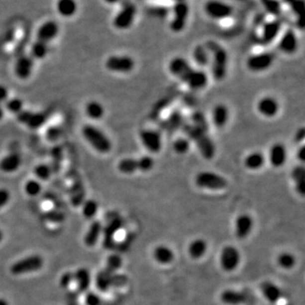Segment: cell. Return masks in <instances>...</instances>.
Segmentation results:
<instances>
[{
  "instance_id": "obj_1",
  "label": "cell",
  "mask_w": 305,
  "mask_h": 305,
  "mask_svg": "<svg viewBox=\"0 0 305 305\" xmlns=\"http://www.w3.org/2000/svg\"><path fill=\"white\" fill-rule=\"evenodd\" d=\"M169 71L194 90L204 89L208 85L207 73L200 69L194 68L184 58L180 56L173 58L169 63Z\"/></svg>"
},
{
  "instance_id": "obj_2",
  "label": "cell",
  "mask_w": 305,
  "mask_h": 305,
  "mask_svg": "<svg viewBox=\"0 0 305 305\" xmlns=\"http://www.w3.org/2000/svg\"><path fill=\"white\" fill-rule=\"evenodd\" d=\"M206 48L210 55L211 72L214 79L217 82L225 79L228 67V54L222 46L214 41L206 43Z\"/></svg>"
},
{
  "instance_id": "obj_3",
  "label": "cell",
  "mask_w": 305,
  "mask_h": 305,
  "mask_svg": "<svg viewBox=\"0 0 305 305\" xmlns=\"http://www.w3.org/2000/svg\"><path fill=\"white\" fill-rule=\"evenodd\" d=\"M183 130L189 136L190 141L196 143L203 157L206 160H212L215 154V147L214 143L208 136V131L198 128L193 124H185Z\"/></svg>"
},
{
  "instance_id": "obj_4",
  "label": "cell",
  "mask_w": 305,
  "mask_h": 305,
  "mask_svg": "<svg viewBox=\"0 0 305 305\" xmlns=\"http://www.w3.org/2000/svg\"><path fill=\"white\" fill-rule=\"evenodd\" d=\"M83 135L88 143L101 154H107L111 150L112 143L105 133L93 125L83 126Z\"/></svg>"
},
{
  "instance_id": "obj_5",
  "label": "cell",
  "mask_w": 305,
  "mask_h": 305,
  "mask_svg": "<svg viewBox=\"0 0 305 305\" xmlns=\"http://www.w3.org/2000/svg\"><path fill=\"white\" fill-rule=\"evenodd\" d=\"M154 160L151 156L144 155L142 157L137 158H126L120 160L117 168L120 173L122 174H133L137 171L142 172H148L154 168Z\"/></svg>"
},
{
  "instance_id": "obj_6",
  "label": "cell",
  "mask_w": 305,
  "mask_h": 305,
  "mask_svg": "<svg viewBox=\"0 0 305 305\" xmlns=\"http://www.w3.org/2000/svg\"><path fill=\"white\" fill-rule=\"evenodd\" d=\"M195 184L200 189L208 190H222L228 185L225 177L213 171H204L198 173L195 177Z\"/></svg>"
},
{
  "instance_id": "obj_7",
  "label": "cell",
  "mask_w": 305,
  "mask_h": 305,
  "mask_svg": "<svg viewBox=\"0 0 305 305\" xmlns=\"http://www.w3.org/2000/svg\"><path fill=\"white\" fill-rule=\"evenodd\" d=\"M43 258L38 254H33L14 263L10 267V272L14 276L32 273L43 268Z\"/></svg>"
},
{
  "instance_id": "obj_8",
  "label": "cell",
  "mask_w": 305,
  "mask_h": 305,
  "mask_svg": "<svg viewBox=\"0 0 305 305\" xmlns=\"http://www.w3.org/2000/svg\"><path fill=\"white\" fill-rule=\"evenodd\" d=\"M172 11H173V18L170 24L171 31L176 33L183 32L189 18V3H187L186 0L176 1Z\"/></svg>"
},
{
  "instance_id": "obj_9",
  "label": "cell",
  "mask_w": 305,
  "mask_h": 305,
  "mask_svg": "<svg viewBox=\"0 0 305 305\" xmlns=\"http://www.w3.org/2000/svg\"><path fill=\"white\" fill-rule=\"evenodd\" d=\"M137 14V8L133 3L126 2L114 18V26L119 30H126L131 27Z\"/></svg>"
},
{
  "instance_id": "obj_10",
  "label": "cell",
  "mask_w": 305,
  "mask_h": 305,
  "mask_svg": "<svg viewBox=\"0 0 305 305\" xmlns=\"http://www.w3.org/2000/svg\"><path fill=\"white\" fill-rule=\"evenodd\" d=\"M204 11L214 20H225L231 17L233 9L230 4L220 0H208L204 5Z\"/></svg>"
},
{
  "instance_id": "obj_11",
  "label": "cell",
  "mask_w": 305,
  "mask_h": 305,
  "mask_svg": "<svg viewBox=\"0 0 305 305\" xmlns=\"http://www.w3.org/2000/svg\"><path fill=\"white\" fill-rule=\"evenodd\" d=\"M107 70L116 73H129L133 71L135 61L127 55H112L106 60Z\"/></svg>"
},
{
  "instance_id": "obj_12",
  "label": "cell",
  "mask_w": 305,
  "mask_h": 305,
  "mask_svg": "<svg viewBox=\"0 0 305 305\" xmlns=\"http://www.w3.org/2000/svg\"><path fill=\"white\" fill-rule=\"evenodd\" d=\"M141 143L152 154H158L162 148V137L159 131L153 129H143L139 132Z\"/></svg>"
},
{
  "instance_id": "obj_13",
  "label": "cell",
  "mask_w": 305,
  "mask_h": 305,
  "mask_svg": "<svg viewBox=\"0 0 305 305\" xmlns=\"http://www.w3.org/2000/svg\"><path fill=\"white\" fill-rule=\"evenodd\" d=\"M273 54L269 52L253 54L247 60L246 65L249 71L253 72H262L268 70L274 63Z\"/></svg>"
},
{
  "instance_id": "obj_14",
  "label": "cell",
  "mask_w": 305,
  "mask_h": 305,
  "mask_svg": "<svg viewBox=\"0 0 305 305\" xmlns=\"http://www.w3.org/2000/svg\"><path fill=\"white\" fill-rule=\"evenodd\" d=\"M241 261L238 249L233 246H225L222 248L220 255L221 268L225 271H232L238 267Z\"/></svg>"
},
{
  "instance_id": "obj_15",
  "label": "cell",
  "mask_w": 305,
  "mask_h": 305,
  "mask_svg": "<svg viewBox=\"0 0 305 305\" xmlns=\"http://www.w3.org/2000/svg\"><path fill=\"white\" fill-rule=\"evenodd\" d=\"M17 120L31 129L40 128L46 122V115L43 113L32 112L23 109L16 115Z\"/></svg>"
},
{
  "instance_id": "obj_16",
  "label": "cell",
  "mask_w": 305,
  "mask_h": 305,
  "mask_svg": "<svg viewBox=\"0 0 305 305\" xmlns=\"http://www.w3.org/2000/svg\"><path fill=\"white\" fill-rule=\"evenodd\" d=\"M220 301L226 305H242L251 302V296L247 293L227 289L220 294Z\"/></svg>"
},
{
  "instance_id": "obj_17",
  "label": "cell",
  "mask_w": 305,
  "mask_h": 305,
  "mask_svg": "<svg viewBox=\"0 0 305 305\" xmlns=\"http://www.w3.org/2000/svg\"><path fill=\"white\" fill-rule=\"evenodd\" d=\"M269 161L275 168L283 167L288 160V150L283 143H275L269 151Z\"/></svg>"
},
{
  "instance_id": "obj_18",
  "label": "cell",
  "mask_w": 305,
  "mask_h": 305,
  "mask_svg": "<svg viewBox=\"0 0 305 305\" xmlns=\"http://www.w3.org/2000/svg\"><path fill=\"white\" fill-rule=\"evenodd\" d=\"M254 227V220L250 215L242 214L235 220V234L238 239H245Z\"/></svg>"
},
{
  "instance_id": "obj_19",
  "label": "cell",
  "mask_w": 305,
  "mask_h": 305,
  "mask_svg": "<svg viewBox=\"0 0 305 305\" xmlns=\"http://www.w3.org/2000/svg\"><path fill=\"white\" fill-rule=\"evenodd\" d=\"M283 23L280 20L265 21L262 25L261 40L265 44L272 43L279 35Z\"/></svg>"
},
{
  "instance_id": "obj_20",
  "label": "cell",
  "mask_w": 305,
  "mask_h": 305,
  "mask_svg": "<svg viewBox=\"0 0 305 305\" xmlns=\"http://www.w3.org/2000/svg\"><path fill=\"white\" fill-rule=\"evenodd\" d=\"M279 103L275 98L265 96L260 99L257 104V109L260 114L267 118H272L279 112Z\"/></svg>"
},
{
  "instance_id": "obj_21",
  "label": "cell",
  "mask_w": 305,
  "mask_h": 305,
  "mask_svg": "<svg viewBox=\"0 0 305 305\" xmlns=\"http://www.w3.org/2000/svg\"><path fill=\"white\" fill-rule=\"evenodd\" d=\"M299 41L296 33L293 29H288L279 41V49L287 54H293L297 51Z\"/></svg>"
},
{
  "instance_id": "obj_22",
  "label": "cell",
  "mask_w": 305,
  "mask_h": 305,
  "mask_svg": "<svg viewBox=\"0 0 305 305\" xmlns=\"http://www.w3.org/2000/svg\"><path fill=\"white\" fill-rule=\"evenodd\" d=\"M33 66L34 62L32 58L27 55H23L18 59L14 66L15 75L22 80L27 79L32 74Z\"/></svg>"
},
{
  "instance_id": "obj_23",
  "label": "cell",
  "mask_w": 305,
  "mask_h": 305,
  "mask_svg": "<svg viewBox=\"0 0 305 305\" xmlns=\"http://www.w3.org/2000/svg\"><path fill=\"white\" fill-rule=\"evenodd\" d=\"M59 33V26L54 21H47L37 31V40L49 43Z\"/></svg>"
},
{
  "instance_id": "obj_24",
  "label": "cell",
  "mask_w": 305,
  "mask_h": 305,
  "mask_svg": "<svg viewBox=\"0 0 305 305\" xmlns=\"http://www.w3.org/2000/svg\"><path fill=\"white\" fill-rule=\"evenodd\" d=\"M261 293L266 300L271 304H276L278 302L283 296V292L278 286L271 282H264L260 286Z\"/></svg>"
},
{
  "instance_id": "obj_25",
  "label": "cell",
  "mask_w": 305,
  "mask_h": 305,
  "mask_svg": "<svg viewBox=\"0 0 305 305\" xmlns=\"http://www.w3.org/2000/svg\"><path fill=\"white\" fill-rule=\"evenodd\" d=\"M229 120V109L225 104L219 103L214 106L212 111V122L217 128H222Z\"/></svg>"
},
{
  "instance_id": "obj_26",
  "label": "cell",
  "mask_w": 305,
  "mask_h": 305,
  "mask_svg": "<svg viewBox=\"0 0 305 305\" xmlns=\"http://www.w3.org/2000/svg\"><path fill=\"white\" fill-rule=\"evenodd\" d=\"M21 165V158L15 153L7 154L0 160V170L5 173H12L17 171Z\"/></svg>"
},
{
  "instance_id": "obj_27",
  "label": "cell",
  "mask_w": 305,
  "mask_h": 305,
  "mask_svg": "<svg viewBox=\"0 0 305 305\" xmlns=\"http://www.w3.org/2000/svg\"><path fill=\"white\" fill-rule=\"evenodd\" d=\"M154 260L158 263L162 265H168L171 264L175 259L174 252L171 248L166 245H160L154 248Z\"/></svg>"
},
{
  "instance_id": "obj_28",
  "label": "cell",
  "mask_w": 305,
  "mask_h": 305,
  "mask_svg": "<svg viewBox=\"0 0 305 305\" xmlns=\"http://www.w3.org/2000/svg\"><path fill=\"white\" fill-rule=\"evenodd\" d=\"M265 163L264 154L260 151L252 152L244 160V166L250 171H258L262 168Z\"/></svg>"
},
{
  "instance_id": "obj_29",
  "label": "cell",
  "mask_w": 305,
  "mask_h": 305,
  "mask_svg": "<svg viewBox=\"0 0 305 305\" xmlns=\"http://www.w3.org/2000/svg\"><path fill=\"white\" fill-rule=\"evenodd\" d=\"M74 281L77 283V288L79 291L86 292L89 289L90 283H91V275L87 269H78L75 273Z\"/></svg>"
},
{
  "instance_id": "obj_30",
  "label": "cell",
  "mask_w": 305,
  "mask_h": 305,
  "mask_svg": "<svg viewBox=\"0 0 305 305\" xmlns=\"http://www.w3.org/2000/svg\"><path fill=\"white\" fill-rule=\"evenodd\" d=\"M193 57L195 63L200 67H205L210 63V54L206 46H196L193 52Z\"/></svg>"
},
{
  "instance_id": "obj_31",
  "label": "cell",
  "mask_w": 305,
  "mask_h": 305,
  "mask_svg": "<svg viewBox=\"0 0 305 305\" xmlns=\"http://www.w3.org/2000/svg\"><path fill=\"white\" fill-rule=\"evenodd\" d=\"M102 231V225L99 220H95L93 222L89 231L86 234L84 242L86 245L88 247H94L97 243L99 237H100V233Z\"/></svg>"
},
{
  "instance_id": "obj_32",
  "label": "cell",
  "mask_w": 305,
  "mask_h": 305,
  "mask_svg": "<svg viewBox=\"0 0 305 305\" xmlns=\"http://www.w3.org/2000/svg\"><path fill=\"white\" fill-rule=\"evenodd\" d=\"M292 177L295 183L297 192L303 196L305 189V169L303 165L294 167L292 171Z\"/></svg>"
},
{
  "instance_id": "obj_33",
  "label": "cell",
  "mask_w": 305,
  "mask_h": 305,
  "mask_svg": "<svg viewBox=\"0 0 305 305\" xmlns=\"http://www.w3.org/2000/svg\"><path fill=\"white\" fill-rule=\"evenodd\" d=\"M207 248H208V244L205 242V240L197 238V239L194 240L189 244V253L192 258L200 259L206 254Z\"/></svg>"
},
{
  "instance_id": "obj_34",
  "label": "cell",
  "mask_w": 305,
  "mask_h": 305,
  "mask_svg": "<svg viewBox=\"0 0 305 305\" xmlns=\"http://www.w3.org/2000/svg\"><path fill=\"white\" fill-rule=\"evenodd\" d=\"M57 9L62 16L71 17L77 12V2L75 0H59Z\"/></svg>"
},
{
  "instance_id": "obj_35",
  "label": "cell",
  "mask_w": 305,
  "mask_h": 305,
  "mask_svg": "<svg viewBox=\"0 0 305 305\" xmlns=\"http://www.w3.org/2000/svg\"><path fill=\"white\" fill-rule=\"evenodd\" d=\"M85 111L92 120H100L104 114L103 106L98 101H90L87 103Z\"/></svg>"
},
{
  "instance_id": "obj_36",
  "label": "cell",
  "mask_w": 305,
  "mask_h": 305,
  "mask_svg": "<svg viewBox=\"0 0 305 305\" xmlns=\"http://www.w3.org/2000/svg\"><path fill=\"white\" fill-rule=\"evenodd\" d=\"M49 52V46L48 43H43L42 41L37 40L32 46L31 54L32 58H35L37 60H41L45 57Z\"/></svg>"
},
{
  "instance_id": "obj_37",
  "label": "cell",
  "mask_w": 305,
  "mask_h": 305,
  "mask_svg": "<svg viewBox=\"0 0 305 305\" xmlns=\"http://www.w3.org/2000/svg\"><path fill=\"white\" fill-rule=\"evenodd\" d=\"M114 273H110L109 271L103 269L98 274L96 283L97 287L101 291H106L108 288H110V280Z\"/></svg>"
},
{
  "instance_id": "obj_38",
  "label": "cell",
  "mask_w": 305,
  "mask_h": 305,
  "mask_svg": "<svg viewBox=\"0 0 305 305\" xmlns=\"http://www.w3.org/2000/svg\"><path fill=\"white\" fill-rule=\"evenodd\" d=\"M190 144H191V141H189L188 138L179 137L177 140H175L172 148H173L175 153H177V154H180V155H183V154H186L189 151Z\"/></svg>"
},
{
  "instance_id": "obj_39",
  "label": "cell",
  "mask_w": 305,
  "mask_h": 305,
  "mask_svg": "<svg viewBox=\"0 0 305 305\" xmlns=\"http://www.w3.org/2000/svg\"><path fill=\"white\" fill-rule=\"evenodd\" d=\"M277 261L280 266L285 270H290L296 264V259L294 254L288 252H284L283 254H280Z\"/></svg>"
},
{
  "instance_id": "obj_40",
  "label": "cell",
  "mask_w": 305,
  "mask_h": 305,
  "mask_svg": "<svg viewBox=\"0 0 305 305\" xmlns=\"http://www.w3.org/2000/svg\"><path fill=\"white\" fill-rule=\"evenodd\" d=\"M99 204L95 200H87L83 205V214L86 218L91 219L97 214Z\"/></svg>"
},
{
  "instance_id": "obj_41",
  "label": "cell",
  "mask_w": 305,
  "mask_h": 305,
  "mask_svg": "<svg viewBox=\"0 0 305 305\" xmlns=\"http://www.w3.org/2000/svg\"><path fill=\"white\" fill-rule=\"evenodd\" d=\"M191 119L194 126L208 131L209 126H208V120L203 113L199 111L194 112V114H192Z\"/></svg>"
},
{
  "instance_id": "obj_42",
  "label": "cell",
  "mask_w": 305,
  "mask_h": 305,
  "mask_svg": "<svg viewBox=\"0 0 305 305\" xmlns=\"http://www.w3.org/2000/svg\"><path fill=\"white\" fill-rule=\"evenodd\" d=\"M266 11L274 15H279L282 11V3L279 0H262Z\"/></svg>"
},
{
  "instance_id": "obj_43",
  "label": "cell",
  "mask_w": 305,
  "mask_h": 305,
  "mask_svg": "<svg viewBox=\"0 0 305 305\" xmlns=\"http://www.w3.org/2000/svg\"><path fill=\"white\" fill-rule=\"evenodd\" d=\"M34 173L38 179L46 181V180L49 179L51 177L52 169L47 164H39L38 166H36Z\"/></svg>"
},
{
  "instance_id": "obj_44",
  "label": "cell",
  "mask_w": 305,
  "mask_h": 305,
  "mask_svg": "<svg viewBox=\"0 0 305 305\" xmlns=\"http://www.w3.org/2000/svg\"><path fill=\"white\" fill-rule=\"evenodd\" d=\"M5 107L7 110H9L13 114H19L21 110H23L22 100L18 99V98H13L10 100H7L5 101Z\"/></svg>"
},
{
  "instance_id": "obj_45",
  "label": "cell",
  "mask_w": 305,
  "mask_h": 305,
  "mask_svg": "<svg viewBox=\"0 0 305 305\" xmlns=\"http://www.w3.org/2000/svg\"><path fill=\"white\" fill-rule=\"evenodd\" d=\"M41 191H42V185L36 180H29L25 185V192L26 194H28L29 196H32V197L37 196L40 194Z\"/></svg>"
},
{
  "instance_id": "obj_46",
  "label": "cell",
  "mask_w": 305,
  "mask_h": 305,
  "mask_svg": "<svg viewBox=\"0 0 305 305\" xmlns=\"http://www.w3.org/2000/svg\"><path fill=\"white\" fill-rule=\"evenodd\" d=\"M122 265V260L120 259V256L118 255H110L107 259V263H106V271H109L110 273H114L117 270L120 268V266Z\"/></svg>"
},
{
  "instance_id": "obj_47",
  "label": "cell",
  "mask_w": 305,
  "mask_h": 305,
  "mask_svg": "<svg viewBox=\"0 0 305 305\" xmlns=\"http://www.w3.org/2000/svg\"><path fill=\"white\" fill-rule=\"evenodd\" d=\"M289 7L297 18L303 17V14L305 13V0H294Z\"/></svg>"
},
{
  "instance_id": "obj_48",
  "label": "cell",
  "mask_w": 305,
  "mask_h": 305,
  "mask_svg": "<svg viewBox=\"0 0 305 305\" xmlns=\"http://www.w3.org/2000/svg\"><path fill=\"white\" fill-rule=\"evenodd\" d=\"M127 282H128V279L126 276L120 275V274H115V275L114 274L110 280V287H115V288L122 287V286L126 285Z\"/></svg>"
},
{
  "instance_id": "obj_49",
  "label": "cell",
  "mask_w": 305,
  "mask_h": 305,
  "mask_svg": "<svg viewBox=\"0 0 305 305\" xmlns=\"http://www.w3.org/2000/svg\"><path fill=\"white\" fill-rule=\"evenodd\" d=\"M74 281V275L72 272H66L60 277V285L61 288H68L70 284Z\"/></svg>"
},
{
  "instance_id": "obj_50",
  "label": "cell",
  "mask_w": 305,
  "mask_h": 305,
  "mask_svg": "<svg viewBox=\"0 0 305 305\" xmlns=\"http://www.w3.org/2000/svg\"><path fill=\"white\" fill-rule=\"evenodd\" d=\"M10 194L7 189H0V208H3L9 202Z\"/></svg>"
},
{
  "instance_id": "obj_51",
  "label": "cell",
  "mask_w": 305,
  "mask_h": 305,
  "mask_svg": "<svg viewBox=\"0 0 305 305\" xmlns=\"http://www.w3.org/2000/svg\"><path fill=\"white\" fill-rule=\"evenodd\" d=\"M85 302L87 305H99L100 303V297L94 293H89L86 296Z\"/></svg>"
},
{
  "instance_id": "obj_52",
  "label": "cell",
  "mask_w": 305,
  "mask_h": 305,
  "mask_svg": "<svg viewBox=\"0 0 305 305\" xmlns=\"http://www.w3.org/2000/svg\"><path fill=\"white\" fill-rule=\"evenodd\" d=\"M8 95H9L8 89H6L4 86L0 85V104H2L8 100Z\"/></svg>"
},
{
  "instance_id": "obj_53",
  "label": "cell",
  "mask_w": 305,
  "mask_h": 305,
  "mask_svg": "<svg viewBox=\"0 0 305 305\" xmlns=\"http://www.w3.org/2000/svg\"><path fill=\"white\" fill-rule=\"evenodd\" d=\"M305 129L302 127V128L299 129V130L297 131L295 137H294V139H295L297 143H301V142H303V141L305 140Z\"/></svg>"
},
{
  "instance_id": "obj_54",
  "label": "cell",
  "mask_w": 305,
  "mask_h": 305,
  "mask_svg": "<svg viewBox=\"0 0 305 305\" xmlns=\"http://www.w3.org/2000/svg\"><path fill=\"white\" fill-rule=\"evenodd\" d=\"M297 159L300 160V162H305V146L303 145L299 148L297 152Z\"/></svg>"
},
{
  "instance_id": "obj_55",
  "label": "cell",
  "mask_w": 305,
  "mask_h": 305,
  "mask_svg": "<svg viewBox=\"0 0 305 305\" xmlns=\"http://www.w3.org/2000/svg\"><path fill=\"white\" fill-rule=\"evenodd\" d=\"M3 115H4V110H3L2 104H0V120L3 119Z\"/></svg>"
},
{
  "instance_id": "obj_56",
  "label": "cell",
  "mask_w": 305,
  "mask_h": 305,
  "mask_svg": "<svg viewBox=\"0 0 305 305\" xmlns=\"http://www.w3.org/2000/svg\"><path fill=\"white\" fill-rule=\"evenodd\" d=\"M106 3H109V4H114V3L120 2V0H104Z\"/></svg>"
},
{
  "instance_id": "obj_57",
  "label": "cell",
  "mask_w": 305,
  "mask_h": 305,
  "mask_svg": "<svg viewBox=\"0 0 305 305\" xmlns=\"http://www.w3.org/2000/svg\"><path fill=\"white\" fill-rule=\"evenodd\" d=\"M294 0H282V2L283 3H285L287 5H290L293 2H294Z\"/></svg>"
},
{
  "instance_id": "obj_58",
  "label": "cell",
  "mask_w": 305,
  "mask_h": 305,
  "mask_svg": "<svg viewBox=\"0 0 305 305\" xmlns=\"http://www.w3.org/2000/svg\"><path fill=\"white\" fill-rule=\"evenodd\" d=\"M0 305H9L8 301H6L3 299H0Z\"/></svg>"
},
{
  "instance_id": "obj_59",
  "label": "cell",
  "mask_w": 305,
  "mask_h": 305,
  "mask_svg": "<svg viewBox=\"0 0 305 305\" xmlns=\"http://www.w3.org/2000/svg\"><path fill=\"white\" fill-rule=\"evenodd\" d=\"M3 239V232L0 230V242H2Z\"/></svg>"
},
{
  "instance_id": "obj_60",
  "label": "cell",
  "mask_w": 305,
  "mask_h": 305,
  "mask_svg": "<svg viewBox=\"0 0 305 305\" xmlns=\"http://www.w3.org/2000/svg\"></svg>"
}]
</instances>
